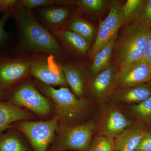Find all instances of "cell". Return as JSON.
<instances>
[{
  "instance_id": "obj_1",
  "label": "cell",
  "mask_w": 151,
  "mask_h": 151,
  "mask_svg": "<svg viewBox=\"0 0 151 151\" xmlns=\"http://www.w3.org/2000/svg\"><path fill=\"white\" fill-rule=\"evenodd\" d=\"M11 17L19 35L18 43L13 49L14 53L38 52L55 58L62 55L63 48L53 33L41 24L19 1L12 9Z\"/></svg>"
},
{
  "instance_id": "obj_2",
  "label": "cell",
  "mask_w": 151,
  "mask_h": 151,
  "mask_svg": "<svg viewBox=\"0 0 151 151\" xmlns=\"http://www.w3.org/2000/svg\"><path fill=\"white\" fill-rule=\"evenodd\" d=\"M151 27L141 19L124 28L114 45L118 72L143 59L146 38Z\"/></svg>"
},
{
  "instance_id": "obj_3",
  "label": "cell",
  "mask_w": 151,
  "mask_h": 151,
  "mask_svg": "<svg viewBox=\"0 0 151 151\" xmlns=\"http://www.w3.org/2000/svg\"><path fill=\"white\" fill-rule=\"evenodd\" d=\"M37 86L54 103L57 119L61 124L72 125L78 122L86 115L89 103L84 98H78L68 88L56 89L53 86L39 83Z\"/></svg>"
},
{
  "instance_id": "obj_4",
  "label": "cell",
  "mask_w": 151,
  "mask_h": 151,
  "mask_svg": "<svg viewBox=\"0 0 151 151\" xmlns=\"http://www.w3.org/2000/svg\"><path fill=\"white\" fill-rule=\"evenodd\" d=\"M96 128L94 121L72 125L61 124L56 131V140L47 151L88 150Z\"/></svg>"
},
{
  "instance_id": "obj_5",
  "label": "cell",
  "mask_w": 151,
  "mask_h": 151,
  "mask_svg": "<svg viewBox=\"0 0 151 151\" xmlns=\"http://www.w3.org/2000/svg\"><path fill=\"white\" fill-rule=\"evenodd\" d=\"M57 118L45 122H22L17 127L26 135L33 151H47L58 125Z\"/></svg>"
},
{
  "instance_id": "obj_6",
  "label": "cell",
  "mask_w": 151,
  "mask_h": 151,
  "mask_svg": "<svg viewBox=\"0 0 151 151\" xmlns=\"http://www.w3.org/2000/svg\"><path fill=\"white\" fill-rule=\"evenodd\" d=\"M55 57L45 55L30 59V72L33 76L49 86H63L67 84L62 65L57 62Z\"/></svg>"
},
{
  "instance_id": "obj_7",
  "label": "cell",
  "mask_w": 151,
  "mask_h": 151,
  "mask_svg": "<svg viewBox=\"0 0 151 151\" xmlns=\"http://www.w3.org/2000/svg\"><path fill=\"white\" fill-rule=\"evenodd\" d=\"M9 101L18 107H24L38 115L45 116L50 113V105L43 96L29 83L22 84L8 94Z\"/></svg>"
},
{
  "instance_id": "obj_8",
  "label": "cell",
  "mask_w": 151,
  "mask_h": 151,
  "mask_svg": "<svg viewBox=\"0 0 151 151\" xmlns=\"http://www.w3.org/2000/svg\"><path fill=\"white\" fill-rule=\"evenodd\" d=\"M30 70L29 59L9 56L0 58V88L8 93L27 77Z\"/></svg>"
},
{
  "instance_id": "obj_9",
  "label": "cell",
  "mask_w": 151,
  "mask_h": 151,
  "mask_svg": "<svg viewBox=\"0 0 151 151\" xmlns=\"http://www.w3.org/2000/svg\"><path fill=\"white\" fill-rule=\"evenodd\" d=\"M122 4L118 1H113L110 6L109 14L100 22L97 37L89 55L94 57L117 33L122 25Z\"/></svg>"
},
{
  "instance_id": "obj_10",
  "label": "cell",
  "mask_w": 151,
  "mask_h": 151,
  "mask_svg": "<svg viewBox=\"0 0 151 151\" xmlns=\"http://www.w3.org/2000/svg\"><path fill=\"white\" fill-rule=\"evenodd\" d=\"M132 125V121L116 106L103 111L98 125L100 136L114 139Z\"/></svg>"
},
{
  "instance_id": "obj_11",
  "label": "cell",
  "mask_w": 151,
  "mask_h": 151,
  "mask_svg": "<svg viewBox=\"0 0 151 151\" xmlns=\"http://www.w3.org/2000/svg\"><path fill=\"white\" fill-rule=\"evenodd\" d=\"M151 81V65L142 59L118 72L114 89L145 84ZM113 89V90H114Z\"/></svg>"
},
{
  "instance_id": "obj_12",
  "label": "cell",
  "mask_w": 151,
  "mask_h": 151,
  "mask_svg": "<svg viewBox=\"0 0 151 151\" xmlns=\"http://www.w3.org/2000/svg\"><path fill=\"white\" fill-rule=\"evenodd\" d=\"M118 68L111 65L92 77L89 84V90L92 96L98 100H103L111 96L114 89Z\"/></svg>"
},
{
  "instance_id": "obj_13",
  "label": "cell",
  "mask_w": 151,
  "mask_h": 151,
  "mask_svg": "<svg viewBox=\"0 0 151 151\" xmlns=\"http://www.w3.org/2000/svg\"><path fill=\"white\" fill-rule=\"evenodd\" d=\"M114 100L127 104H137L151 96V81L128 87H117L111 96Z\"/></svg>"
},
{
  "instance_id": "obj_14",
  "label": "cell",
  "mask_w": 151,
  "mask_h": 151,
  "mask_svg": "<svg viewBox=\"0 0 151 151\" xmlns=\"http://www.w3.org/2000/svg\"><path fill=\"white\" fill-rule=\"evenodd\" d=\"M62 68L73 94L78 98H83L89 78L86 68L79 64H65L62 65Z\"/></svg>"
},
{
  "instance_id": "obj_15",
  "label": "cell",
  "mask_w": 151,
  "mask_h": 151,
  "mask_svg": "<svg viewBox=\"0 0 151 151\" xmlns=\"http://www.w3.org/2000/svg\"><path fill=\"white\" fill-rule=\"evenodd\" d=\"M141 124L132 125L114 139L116 151H134L148 131Z\"/></svg>"
},
{
  "instance_id": "obj_16",
  "label": "cell",
  "mask_w": 151,
  "mask_h": 151,
  "mask_svg": "<svg viewBox=\"0 0 151 151\" xmlns=\"http://www.w3.org/2000/svg\"><path fill=\"white\" fill-rule=\"evenodd\" d=\"M30 115L12 103L0 100V134L14 122L29 119Z\"/></svg>"
},
{
  "instance_id": "obj_17",
  "label": "cell",
  "mask_w": 151,
  "mask_h": 151,
  "mask_svg": "<svg viewBox=\"0 0 151 151\" xmlns=\"http://www.w3.org/2000/svg\"><path fill=\"white\" fill-rule=\"evenodd\" d=\"M40 9L41 18L53 33L59 30V28L65 23L70 14V9L61 6Z\"/></svg>"
},
{
  "instance_id": "obj_18",
  "label": "cell",
  "mask_w": 151,
  "mask_h": 151,
  "mask_svg": "<svg viewBox=\"0 0 151 151\" xmlns=\"http://www.w3.org/2000/svg\"><path fill=\"white\" fill-rule=\"evenodd\" d=\"M53 34L58 39L78 53L84 54L89 51L90 41L76 33L63 29Z\"/></svg>"
},
{
  "instance_id": "obj_19",
  "label": "cell",
  "mask_w": 151,
  "mask_h": 151,
  "mask_svg": "<svg viewBox=\"0 0 151 151\" xmlns=\"http://www.w3.org/2000/svg\"><path fill=\"white\" fill-rule=\"evenodd\" d=\"M116 36L112 37L93 57L94 59L90 68V72L93 76L108 68L111 65V57L114 50Z\"/></svg>"
},
{
  "instance_id": "obj_20",
  "label": "cell",
  "mask_w": 151,
  "mask_h": 151,
  "mask_svg": "<svg viewBox=\"0 0 151 151\" xmlns=\"http://www.w3.org/2000/svg\"><path fill=\"white\" fill-rule=\"evenodd\" d=\"M145 1L128 0L122 8V25L140 19Z\"/></svg>"
},
{
  "instance_id": "obj_21",
  "label": "cell",
  "mask_w": 151,
  "mask_h": 151,
  "mask_svg": "<svg viewBox=\"0 0 151 151\" xmlns=\"http://www.w3.org/2000/svg\"><path fill=\"white\" fill-rule=\"evenodd\" d=\"M0 151H30L14 132H8L0 134Z\"/></svg>"
},
{
  "instance_id": "obj_22",
  "label": "cell",
  "mask_w": 151,
  "mask_h": 151,
  "mask_svg": "<svg viewBox=\"0 0 151 151\" xmlns=\"http://www.w3.org/2000/svg\"><path fill=\"white\" fill-rule=\"evenodd\" d=\"M65 29L71 31L84 37L90 41L94 36L95 29L92 25L80 17L70 19L66 24Z\"/></svg>"
},
{
  "instance_id": "obj_23",
  "label": "cell",
  "mask_w": 151,
  "mask_h": 151,
  "mask_svg": "<svg viewBox=\"0 0 151 151\" xmlns=\"http://www.w3.org/2000/svg\"><path fill=\"white\" fill-rule=\"evenodd\" d=\"M130 110L141 124L151 125V96L141 103L132 105Z\"/></svg>"
},
{
  "instance_id": "obj_24",
  "label": "cell",
  "mask_w": 151,
  "mask_h": 151,
  "mask_svg": "<svg viewBox=\"0 0 151 151\" xmlns=\"http://www.w3.org/2000/svg\"><path fill=\"white\" fill-rule=\"evenodd\" d=\"M12 9L5 12L0 18V58L9 56L6 52L9 47V41L11 34L7 32L5 30V26L8 20L11 17Z\"/></svg>"
},
{
  "instance_id": "obj_25",
  "label": "cell",
  "mask_w": 151,
  "mask_h": 151,
  "mask_svg": "<svg viewBox=\"0 0 151 151\" xmlns=\"http://www.w3.org/2000/svg\"><path fill=\"white\" fill-rule=\"evenodd\" d=\"M20 4L25 8L31 11L34 9L44 8L55 6L66 5L73 4L75 1L61 0H20Z\"/></svg>"
},
{
  "instance_id": "obj_26",
  "label": "cell",
  "mask_w": 151,
  "mask_h": 151,
  "mask_svg": "<svg viewBox=\"0 0 151 151\" xmlns=\"http://www.w3.org/2000/svg\"><path fill=\"white\" fill-rule=\"evenodd\" d=\"M115 143L114 139L100 136L92 141L89 151H114Z\"/></svg>"
},
{
  "instance_id": "obj_27",
  "label": "cell",
  "mask_w": 151,
  "mask_h": 151,
  "mask_svg": "<svg viewBox=\"0 0 151 151\" xmlns=\"http://www.w3.org/2000/svg\"><path fill=\"white\" fill-rule=\"evenodd\" d=\"M106 1L104 0H79L75 4L82 9L88 12H98L104 7Z\"/></svg>"
},
{
  "instance_id": "obj_28",
  "label": "cell",
  "mask_w": 151,
  "mask_h": 151,
  "mask_svg": "<svg viewBox=\"0 0 151 151\" xmlns=\"http://www.w3.org/2000/svg\"><path fill=\"white\" fill-rule=\"evenodd\" d=\"M134 151H151V130H148Z\"/></svg>"
},
{
  "instance_id": "obj_29",
  "label": "cell",
  "mask_w": 151,
  "mask_h": 151,
  "mask_svg": "<svg viewBox=\"0 0 151 151\" xmlns=\"http://www.w3.org/2000/svg\"><path fill=\"white\" fill-rule=\"evenodd\" d=\"M143 59L151 65V27L146 38Z\"/></svg>"
},
{
  "instance_id": "obj_30",
  "label": "cell",
  "mask_w": 151,
  "mask_h": 151,
  "mask_svg": "<svg viewBox=\"0 0 151 151\" xmlns=\"http://www.w3.org/2000/svg\"><path fill=\"white\" fill-rule=\"evenodd\" d=\"M141 19L151 26V0L145 1Z\"/></svg>"
},
{
  "instance_id": "obj_31",
  "label": "cell",
  "mask_w": 151,
  "mask_h": 151,
  "mask_svg": "<svg viewBox=\"0 0 151 151\" xmlns=\"http://www.w3.org/2000/svg\"><path fill=\"white\" fill-rule=\"evenodd\" d=\"M16 0H0V12L4 13L13 7Z\"/></svg>"
},
{
  "instance_id": "obj_32",
  "label": "cell",
  "mask_w": 151,
  "mask_h": 151,
  "mask_svg": "<svg viewBox=\"0 0 151 151\" xmlns=\"http://www.w3.org/2000/svg\"><path fill=\"white\" fill-rule=\"evenodd\" d=\"M8 97L7 92H5L0 88V100H2L5 99Z\"/></svg>"
},
{
  "instance_id": "obj_33",
  "label": "cell",
  "mask_w": 151,
  "mask_h": 151,
  "mask_svg": "<svg viewBox=\"0 0 151 151\" xmlns=\"http://www.w3.org/2000/svg\"><path fill=\"white\" fill-rule=\"evenodd\" d=\"M116 151V150H115V151Z\"/></svg>"
}]
</instances>
